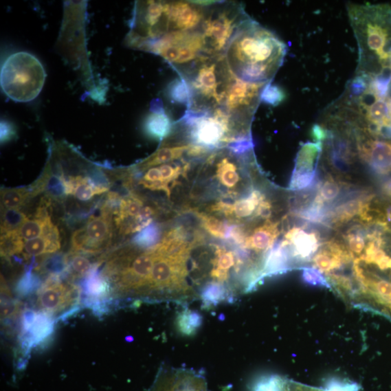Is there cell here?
I'll list each match as a JSON object with an SVG mask.
<instances>
[{
    "label": "cell",
    "instance_id": "1",
    "mask_svg": "<svg viewBox=\"0 0 391 391\" xmlns=\"http://www.w3.org/2000/svg\"><path fill=\"white\" fill-rule=\"evenodd\" d=\"M287 47L271 32L249 18L229 43L225 59L238 79L249 83H271L284 60Z\"/></svg>",
    "mask_w": 391,
    "mask_h": 391
},
{
    "label": "cell",
    "instance_id": "2",
    "mask_svg": "<svg viewBox=\"0 0 391 391\" xmlns=\"http://www.w3.org/2000/svg\"><path fill=\"white\" fill-rule=\"evenodd\" d=\"M348 10L359 46L358 75L391 73V8L353 4Z\"/></svg>",
    "mask_w": 391,
    "mask_h": 391
},
{
    "label": "cell",
    "instance_id": "3",
    "mask_svg": "<svg viewBox=\"0 0 391 391\" xmlns=\"http://www.w3.org/2000/svg\"><path fill=\"white\" fill-rule=\"evenodd\" d=\"M46 73L41 63L32 54H12L1 70V87L13 101L28 102L36 99L45 85Z\"/></svg>",
    "mask_w": 391,
    "mask_h": 391
},
{
    "label": "cell",
    "instance_id": "4",
    "mask_svg": "<svg viewBox=\"0 0 391 391\" xmlns=\"http://www.w3.org/2000/svg\"><path fill=\"white\" fill-rule=\"evenodd\" d=\"M249 18L241 4L214 2L203 24L206 56H224L238 27Z\"/></svg>",
    "mask_w": 391,
    "mask_h": 391
},
{
    "label": "cell",
    "instance_id": "5",
    "mask_svg": "<svg viewBox=\"0 0 391 391\" xmlns=\"http://www.w3.org/2000/svg\"><path fill=\"white\" fill-rule=\"evenodd\" d=\"M112 205L107 202L98 215H93L72 236L73 252L96 254L110 245L113 236Z\"/></svg>",
    "mask_w": 391,
    "mask_h": 391
},
{
    "label": "cell",
    "instance_id": "6",
    "mask_svg": "<svg viewBox=\"0 0 391 391\" xmlns=\"http://www.w3.org/2000/svg\"><path fill=\"white\" fill-rule=\"evenodd\" d=\"M80 290L61 281L59 276L49 278L37 292V306L40 313L53 318L77 304Z\"/></svg>",
    "mask_w": 391,
    "mask_h": 391
},
{
    "label": "cell",
    "instance_id": "7",
    "mask_svg": "<svg viewBox=\"0 0 391 391\" xmlns=\"http://www.w3.org/2000/svg\"><path fill=\"white\" fill-rule=\"evenodd\" d=\"M150 391H208L204 375L190 369L159 370Z\"/></svg>",
    "mask_w": 391,
    "mask_h": 391
},
{
    "label": "cell",
    "instance_id": "8",
    "mask_svg": "<svg viewBox=\"0 0 391 391\" xmlns=\"http://www.w3.org/2000/svg\"><path fill=\"white\" fill-rule=\"evenodd\" d=\"M322 150V142L304 144L295 159L289 190H306L313 183L317 172L318 159Z\"/></svg>",
    "mask_w": 391,
    "mask_h": 391
},
{
    "label": "cell",
    "instance_id": "9",
    "mask_svg": "<svg viewBox=\"0 0 391 391\" xmlns=\"http://www.w3.org/2000/svg\"><path fill=\"white\" fill-rule=\"evenodd\" d=\"M360 155L371 169L379 175L391 172V143L380 140H370L361 143Z\"/></svg>",
    "mask_w": 391,
    "mask_h": 391
},
{
    "label": "cell",
    "instance_id": "10",
    "mask_svg": "<svg viewBox=\"0 0 391 391\" xmlns=\"http://www.w3.org/2000/svg\"><path fill=\"white\" fill-rule=\"evenodd\" d=\"M292 257L300 260H308L318 251L320 245L317 233L308 232L304 227H294L286 235Z\"/></svg>",
    "mask_w": 391,
    "mask_h": 391
},
{
    "label": "cell",
    "instance_id": "11",
    "mask_svg": "<svg viewBox=\"0 0 391 391\" xmlns=\"http://www.w3.org/2000/svg\"><path fill=\"white\" fill-rule=\"evenodd\" d=\"M47 207L45 203L40 206L34 218L32 220H27L19 229L20 235L25 241L58 231L57 226L52 222Z\"/></svg>",
    "mask_w": 391,
    "mask_h": 391
},
{
    "label": "cell",
    "instance_id": "12",
    "mask_svg": "<svg viewBox=\"0 0 391 391\" xmlns=\"http://www.w3.org/2000/svg\"><path fill=\"white\" fill-rule=\"evenodd\" d=\"M348 260L347 252L335 242L328 243L313 258L315 267L322 273L335 271Z\"/></svg>",
    "mask_w": 391,
    "mask_h": 391
},
{
    "label": "cell",
    "instance_id": "13",
    "mask_svg": "<svg viewBox=\"0 0 391 391\" xmlns=\"http://www.w3.org/2000/svg\"><path fill=\"white\" fill-rule=\"evenodd\" d=\"M67 180L69 195H74L82 201H89L109 190V187L98 185L87 177H76Z\"/></svg>",
    "mask_w": 391,
    "mask_h": 391
},
{
    "label": "cell",
    "instance_id": "14",
    "mask_svg": "<svg viewBox=\"0 0 391 391\" xmlns=\"http://www.w3.org/2000/svg\"><path fill=\"white\" fill-rule=\"evenodd\" d=\"M61 247L59 231L47 236H43L27 241L24 245L25 258L56 253Z\"/></svg>",
    "mask_w": 391,
    "mask_h": 391
},
{
    "label": "cell",
    "instance_id": "15",
    "mask_svg": "<svg viewBox=\"0 0 391 391\" xmlns=\"http://www.w3.org/2000/svg\"><path fill=\"white\" fill-rule=\"evenodd\" d=\"M278 234L277 225L267 223L256 229L253 234L246 239L245 247L257 252H267L272 248Z\"/></svg>",
    "mask_w": 391,
    "mask_h": 391
},
{
    "label": "cell",
    "instance_id": "16",
    "mask_svg": "<svg viewBox=\"0 0 391 391\" xmlns=\"http://www.w3.org/2000/svg\"><path fill=\"white\" fill-rule=\"evenodd\" d=\"M368 207V204L366 199L355 198L344 201L335 208L328 214V218L333 224H344L352 220L357 215H361Z\"/></svg>",
    "mask_w": 391,
    "mask_h": 391
},
{
    "label": "cell",
    "instance_id": "17",
    "mask_svg": "<svg viewBox=\"0 0 391 391\" xmlns=\"http://www.w3.org/2000/svg\"><path fill=\"white\" fill-rule=\"evenodd\" d=\"M172 129L171 119L163 107L154 109L148 116L145 123V130L150 137L161 140L170 133Z\"/></svg>",
    "mask_w": 391,
    "mask_h": 391
},
{
    "label": "cell",
    "instance_id": "18",
    "mask_svg": "<svg viewBox=\"0 0 391 391\" xmlns=\"http://www.w3.org/2000/svg\"><path fill=\"white\" fill-rule=\"evenodd\" d=\"M142 210L143 201L137 196L130 195L121 199L115 219L118 227L120 229L126 221H129L130 219H133V221L136 220Z\"/></svg>",
    "mask_w": 391,
    "mask_h": 391
},
{
    "label": "cell",
    "instance_id": "19",
    "mask_svg": "<svg viewBox=\"0 0 391 391\" xmlns=\"http://www.w3.org/2000/svg\"><path fill=\"white\" fill-rule=\"evenodd\" d=\"M381 240L379 238H374L369 242L366 249V254L362 256L361 260L368 264H373L379 267L382 271L391 269V258L381 249Z\"/></svg>",
    "mask_w": 391,
    "mask_h": 391
},
{
    "label": "cell",
    "instance_id": "20",
    "mask_svg": "<svg viewBox=\"0 0 391 391\" xmlns=\"http://www.w3.org/2000/svg\"><path fill=\"white\" fill-rule=\"evenodd\" d=\"M32 197V188H4L1 190L2 208L19 210Z\"/></svg>",
    "mask_w": 391,
    "mask_h": 391
},
{
    "label": "cell",
    "instance_id": "21",
    "mask_svg": "<svg viewBox=\"0 0 391 391\" xmlns=\"http://www.w3.org/2000/svg\"><path fill=\"white\" fill-rule=\"evenodd\" d=\"M191 144L179 145L170 147L161 148L151 157L148 159L143 165V167L150 168L168 163V161L177 159L181 157L185 152L188 153Z\"/></svg>",
    "mask_w": 391,
    "mask_h": 391
},
{
    "label": "cell",
    "instance_id": "22",
    "mask_svg": "<svg viewBox=\"0 0 391 391\" xmlns=\"http://www.w3.org/2000/svg\"><path fill=\"white\" fill-rule=\"evenodd\" d=\"M45 173L47 179L45 192L49 200L62 199L69 195L67 180L63 175H52L49 171H46Z\"/></svg>",
    "mask_w": 391,
    "mask_h": 391
},
{
    "label": "cell",
    "instance_id": "23",
    "mask_svg": "<svg viewBox=\"0 0 391 391\" xmlns=\"http://www.w3.org/2000/svg\"><path fill=\"white\" fill-rule=\"evenodd\" d=\"M326 205L315 197L313 203L296 212V216L309 223H323L328 219Z\"/></svg>",
    "mask_w": 391,
    "mask_h": 391
},
{
    "label": "cell",
    "instance_id": "24",
    "mask_svg": "<svg viewBox=\"0 0 391 391\" xmlns=\"http://www.w3.org/2000/svg\"><path fill=\"white\" fill-rule=\"evenodd\" d=\"M25 243L19 230L1 234V256L9 259L23 252Z\"/></svg>",
    "mask_w": 391,
    "mask_h": 391
},
{
    "label": "cell",
    "instance_id": "25",
    "mask_svg": "<svg viewBox=\"0 0 391 391\" xmlns=\"http://www.w3.org/2000/svg\"><path fill=\"white\" fill-rule=\"evenodd\" d=\"M218 177L221 182L227 188H234L239 181L237 166L232 157H222L218 164Z\"/></svg>",
    "mask_w": 391,
    "mask_h": 391
},
{
    "label": "cell",
    "instance_id": "26",
    "mask_svg": "<svg viewBox=\"0 0 391 391\" xmlns=\"http://www.w3.org/2000/svg\"><path fill=\"white\" fill-rule=\"evenodd\" d=\"M264 197L258 191H254L247 198L236 202L233 212L237 218L245 219L251 216L255 210L258 208Z\"/></svg>",
    "mask_w": 391,
    "mask_h": 391
},
{
    "label": "cell",
    "instance_id": "27",
    "mask_svg": "<svg viewBox=\"0 0 391 391\" xmlns=\"http://www.w3.org/2000/svg\"><path fill=\"white\" fill-rule=\"evenodd\" d=\"M160 239L159 227L154 223L143 229L133 238V243L137 247L152 249L159 244Z\"/></svg>",
    "mask_w": 391,
    "mask_h": 391
},
{
    "label": "cell",
    "instance_id": "28",
    "mask_svg": "<svg viewBox=\"0 0 391 391\" xmlns=\"http://www.w3.org/2000/svg\"><path fill=\"white\" fill-rule=\"evenodd\" d=\"M28 219L26 214L19 209H3L1 219V234L19 230Z\"/></svg>",
    "mask_w": 391,
    "mask_h": 391
},
{
    "label": "cell",
    "instance_id": "29",
    "mask_svg": "<svg viewBox=\"0 0 391 391\" xmlns=\"http://www.w3.org/2000/svg\"><path fill=\"white\" fill-rule=\"evenodd\" d=\"M65 260L67 271L73 276L80 277L88 275L93 268L90 260L78 252H73Z\"/></svg>",
    "mask_w": 391,
    "mask_h": 391
},
{
    "label": "cell",
    "instance_id": "30",
    "mask_svg": "<svg viewBox=\"0 0 391 391\" xmlns=\"http://www.w3.org/2000/svg\"><path fill=\"white\" fill-rule=\"evenodd\" d=\"M341 190L340 184L333 178L329 177L320 184L316 198L326 205L338 198Z\"/></svg>",
    "mask_w": 391,
    "mask_h": 391
},
{
    "label": "cell",
    "instance_id": "31",
    "mask_svg": "<svg viewBox=\"0 0 391 391\" xmlns=\"http://www.w3.org/2000/svg\"><path fill=\"white\" fill-rule=\"evenodd\" d=\"M170 96L172 100L179 103L190 104L191 92L186 80L181 78L175 80L169 89Z\"/></svg>",
    "mask_w": 391,
    "mask_h": 391
},
{
    "label": "cell",
    "instance_id": "32",
    "mask_svg": "<svg viewBox=\"0 0 391 391\" xmlns=\"http://www.w3.org/2000/svg\"><path fill=\"white\" fill-rule=\"evenodd\" d=\"M302 277L307 285L331 289L329 281L315 267H303Z\"/></svg>",
    "mask_w": 391,
    "mask_h": 391
},
{
    "label": "cell",
    "instance_id": "33",
    "mask_svg": "<svg viewBox=\"0 0 391 391\" xmlns=\"http://www.w3.org/2000/svg\"><path fill=\"white\" fill-rule=\"evenodd\" d=\"M202 221L206 230L213 236L224 238L230 236V229H227L219 220L201 215Z\"/></svg>",
    "mask_w": 391,
    "mask_h": 391
},
{
    "label": "cell",
    "instance_id": "34",
    "mask_svg": "<svg viewBox=\"0 0 391 391\" xmlns=\"http://www.w3.org/2000/svg\"><path fill=\"white\" fill-rule=\"evenodd\" d=\"M285 98V93L278 87L269 83L265 88L261 100L269 104L276 106Z\"/></svg>",
    "mask_w": 391,
    "mask_h": 391
},
{
    "label": "cell",
    "instance_id": "35",
    "mask_svg": "<svg viewBox=\"0 0 391 391\" xmlns=\"http://www.w3.org/2000/svg\"><path fill=\"white\" fill-rule=\"evenodd\" d=\"M359 386L357 383L335 377L329 379L323 388L325 391H359Z\"/></svg>",
    "mask_w": 391,
    "mask_h": 391
},
{
    "label": "cell",
    "instance_id": "36",
    "mask_svg": "<svg viewBox=\"0 0 391 391\" xmlns=\"http://www.w3.org/2000/svg\"><path fill=\"white\" fill-rule=\"evenodd\" d=\"M347 245L354 254L360 255L366 249V240L358 231L349 232L346 236Z\"/></svg>",
    "mask_w": 391,
    "mask_h": 391
},
{
    "label": "cell",
    "instance_id": "37",
    "mask_svg": "<svg viewBox=\"0 0 391 391\" xmlns=\"http://www.w3.org/2000/svg\"><path fill=\"white\" fill-rule=\"evenodd\" d=\"M277 391H325L321 388H317L306 386L291 380L282 379L280 377L278 388Z\"/></svg>",
    "mask_w": 391,
    "mask_h": 391
},
{
    "label": "cell",
    "instance_id": "38",
    "mask_svg": "<svg viewBox=\"0 0 391 391\" xmlns=\"http://www.w3.org/2000/svg\"><path fill=\"white\" fill-rule=\"evenodd\" d=\"M38 285V279L31 273H26L21 280L18 286V291L21 293H26Z\"/></svg>",
    "mask_w": 391,
    "mask_h": 391
},
{
    "label": "cell",
    "instance_id": "39",
    "mask_svg": "<svg viewBox=\"0 0 391 391\" xmlns=\"http://www.w3.org/2000/svg\"><path fill=\"white\" fill-rule=\"evenodd\" d=\"M142 183L143 185L161 183L167 186V185L164 183L163 177H161V174L159 168H152L148 170L144 175V177L142 181Z\"/></svg>",
    "mask_w": 391,
    "mask_h": 391
},
{
    "label": "cell",
    "instance_id": "40",
    "mask_svg": "<svg viewBox=\"0 0 391 391\" xmlns=\"http://www.w3.org/2000/svg\"><path fill=\"white\" fill-rule=\"evenodd\" d=\"M159 168L161 174V177H163L164 183L166 185L174 178L177 177L180 172V168H173L170 165H163Z\"/></svg>",
    "mask_w": 391,
    "mask_h": 391
},
{
    "label": "cell",
    "instance_id": "41",
    "mask_svg": "<svg viewBox=\"0 0 391 391\" xmlns=\"http://www.w3.org/2000/svg\"><path fill=\"white\" fill-rule=\"evenodd\" d=\"M181 318L180 325L183 333H190L191 331H194L197 324L194 322H192V320H196L195 315L183 314Z\"/></svg>",
    "mask_w": 391,
    "mask_h": 391
},
{
    "label": "cell",
    "instance_id": "42",
    "mask_svg": "<svg viewBox=\"0 0 391 391\" xmlns=\"http://www.w3.org/2000/svg\"><path fill=\"white\" fill-rule=\"evenodd\" d=\"M14 129L5 121L1 123V142L5 143L14 137Z\"/></svg>",
    "mask_w": 391,
    "mask_h": 391
},
{
    "label": "cell",
    "instance_id": "43",
    "mask_svg": "<svg viewBox=\"0 0 391 391\" xmlns=\"http://www.w3.org/2000/svg\"><path fill=\"white\" fill-rule=\"evenodd\" d=\"M313 136L317 142H322L326 137V133L324 129L320 126H315L313 131Z\"/></svg>",
    "mask_w": 391,
    "mask_h": 391
},
{
    "label": "cell",
    "instance_id": "44",
    "mask_svg": "<svg viewBox=\"0 0 391 391\" xmlns=\"http://www.w3.org/2000/svg\"><path fill=\"white\" fill-rule=\"evenodd\" d=\"M390 192H391V190H390Z\"/></svg>",
    "mask_w": 391,
    "mask_h": 391
}]
</instances>
